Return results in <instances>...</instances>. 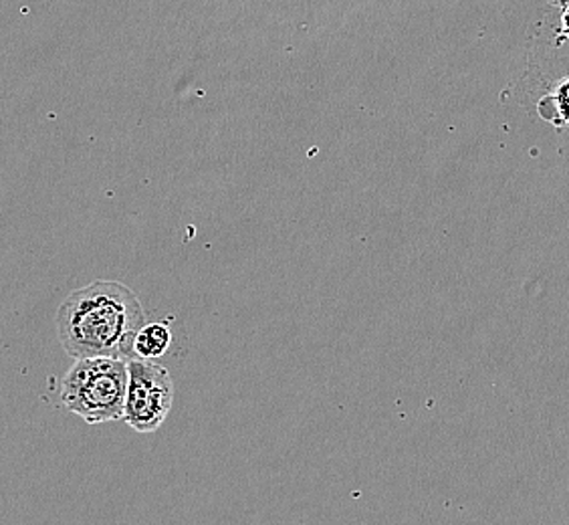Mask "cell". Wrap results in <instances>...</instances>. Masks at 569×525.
Masks as SVG:
<instances>
[{
  "instance_id": "1",
  "label": "cell",
  "mask_w": 569,
  "mask_h": 525,
  "mask_svg": "<svg viewBox=\"0 0 569 525\" xmlns=\"http://www.w3.org/2000/svg\"><path fill=\"white\" fill-rule=\"evenodd\" d=\"M146 326V311L130 287L93 281L63 299L57 309V338L76 360H133V338Z\"/></svg>"
},
{
  "instance_id": "2",
  "label": "cell",
  "mask_w": 569,
  "mask_h": 525,
  "mask_svg": "<svg viewBox=\"0 0 569 525\" xmlns=\"http://www.w3.org/2000/svg\"><path fill=\"white\" fill-rule=\"evenodd\" d=\"M128 393V361L118 358L76 360L61 383V400L88 425L123 418Z\"/></svg>"
},
{
  "instance_id": "3",
  "label": "cell",
  "mask_w": 569,
  "mask_h": 525,
  "mask_svg": "<svg viewBox=\"0 0 569 525\" xmlns=\"http://www.w3.org/2000/svg\"><path fill=\"white\" fill-rule=\"evenodd\" d=\"M174 405V380L162 364L128 361V393L123 420L136 433H156Z\"/></svg>"
},
{
  "instance_id": "4",
  "label": "cell",
  "mask_w": 569,
  "mask_h": 525,
  "mask_svg": "<svg viewBox=\"0 0 569 525\" xmlns=\"http://www.w3.org/2000/svg\"><path fill=\"white\" fill-rule=\"evenodd\" d=\"M172 346V331L164 324H146L133 338V360L156 361Z\"/></svg>"
},
{
  "instance_id": "5",
  "label": "cell",
  "mask_w": 569,
  "mask_h": 525,
  "mask_svg": "<svg viewBox=\"0 0 569 525\" xmlns=\"http://www.w3.org/2000/svg\"><path fill=\"white\" fill-rule=\"evenodd\" d=\"M553 103L558 110V121L563 126H569V79L559 83V88L553 93Z\"/></svg>"
},
{
  "instance_id": "6",
  "label": "cell",
  "mask_w": 569,
  "mask_h": 525,
  "mask_svg": "<svg viewBox=\"0 0 569 525\" xmlns=\"http://www.w3.org/2000/svg\"><path fill=\"white\" fill-rule=\"evenodd\" d=\"M561 31L569 41V0L563 4V14H561Z\"/></svg>"
},
{
  "instance_id": "7",
  "label": "cell",
  "mask_w": 569,
  "mask_h": 525,
  "mask_svg": "<svg viewBox=\"0 0 569 525\" xmlns=\"http://www.w3.org/2000/svg\"><path fill=\"white\" fill-rule=\"evenodd\" d=\"M549 2H553V4H561V7H563L568 0H549Z\"/></svg>"
}]
</instances>
